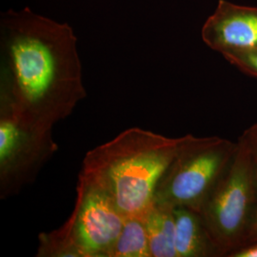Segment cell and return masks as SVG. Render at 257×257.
Wrapping results in <instances>:
<instances>
[{"label": "cell", "instance_id": "6da1fadb", "mask_svg": "<svg viewBox=\"0 0 257 257\" xmlns=\"http://www.w3.org/2000/svg\"><path fill=\"white\" fill-rule=\"evenodd\" d=\"M76 37L25 8L0 19V106L38 128L53 130L86 97Z\"/></svg>", "mask_w": 257, "mask_h": 257}, {"label": "cell", "instance_id": "7a4b0ae2", "mask_svg": "<svg viewBox=\"0 0 257 257\" xmlns=\"http://www.w3.org/2000/svg\"><path fill=\"white\" fill-rule=\"evenodd\" d=\"M184 139L127 128L87 153L78 178L108 194L125 217L144 218L154 205L157 184Z\"/></svg>", "mask_w": 257, "mask_h": 257}, {"label": "cell", "instance_id": "3957f363", "mask_svg": "<svg viewBox=\"0 0 257 257\" xmlns=\"http://www.w3.org/2000/svg\"><path fill=\"white\" fill-rule=\"evenodd\" d=\"M257 201V159L243 139L199 211L220 257L242 248Z\"/></svg>", "mask_w": 257, "mask_h": 257}, {"label": "cell", "instance_id": "277c9868", "mask_svg": "<svg viewBox=\"0 0 257 257\" xmlns=\"http://www.w3.org/2000/svg\"><path fill=\"white\" fill-rule=\"evenodd\" d=\"M236 149L237 141L227 138L186 135L178 153L157 184L154 204L199 212Z\"/></svg>", "mask_w": 257, "mask_h": 257}, {"label": "cell", "instance_id": "5b68a950", "mask_svg": "<svg viewBox=\"0 0 257 257\" xmlns=\"http://www.w3.org/2000/svg\"><path fill=\"white\" fill-rule=\"evenodd\" d=\"M57 150L52 130L27 124L0 106V198L32 183Z\"/></svg>", "mask_w": 257, "mask_h": 257}, {"label": "cell", "instance_id": "8992f818", "mask_svg": "<svg viewBox=\"0 0 257 257\" xmlns=\"http://www.w3.org/2000/svg\"><path fill=\"white\" fill-rule=\"evenodd\" d=\"M125 219L108 194L78 178L74 211L58 231L79 257H109Z\"/></svg>", "mask_w": 257, "mask_h": 257}, {"label": "cell", "instance_id": "52a82bcc", "mask_svg": "<svg viewBox=\"0 0 257 257\" xmlns=\"http://www.w3.org/2000/svg\"><path fill=\"white\" fill-rule=\"evenodd\" d=\"M203 41L221 55L236 50H257V8L220 0L205 22Z\"/></svg>", "mask_w": 257, "mask_h": 257}, {"label": "cell", "instance_id": "ba28073f", "mask_svg": "<svg viewBox=\"0 0 257 257\" xmlns=\"http://www.w3.org/2000/svg\"><path fill=\"white\" fill-rule=\"evenodd\" d=\"M174 214L177 257H220L198 211L178 207Z\"/></svg>", "mask_w": 257, "mask_h": 257}, {"label": "cell", "instance_id": "9c48e42d", "mask_svg": "<svg viewBox=\"0 0 257 257\" xmlns=\"http://www.w3.org/2000/svg\"><path fill=\"white\" fill-rule=\"evenodd\" d=\"M152 257H177L174 209L154 204L143 218Z\"/></svg>", "mask_w": 257, "mask_h": 257}, {"label": "cell", "instance_id": "30bf717a", "mask_svg": "<svg viewBox=\"0 0 257 257\" xmlns=\"http://www.w3.org/2000/svg\"><path fill=\"white\" fill-rule=\"evenodd\" d=\"M109 257H152L143 218L126 217Z\"/></svg>", "mask_w": 257, "mask_h": 257}, {"label": "cell", "instance_id": "8fae6325", "mask_svg": "<svg viewBox=\"0 0 257 257\" xmlns=\"http://www.w3.org/2000/svg\"><path fill=\"white\" fill-rule=\"evenodd\" d=\"M222 55L242 73L257 78V50L230 51Z\"/></svg>", "mask_w": 257, "mask_h": 257}, {"label": "cell", "instance_id": "7c38bea8", "mask_svg": "<svg viewBox=\"0 0 257 257\" xmlns=\"http://www.w3.org/2000/svg\"><path fill=\"white\" fill-rule=\"evenodd\" d=\"M239 138L244 140L250 152L257 158V122L246 128Z\"/></svg>", "mask_w": 257, "mask_h": 257}, {"label": "cell", "instance_id": "4fadbf2b", "mask_svg": "<svg viewBox=\"0 0 257 257\" xmlns=\"http://www.w3.org/2000/svg\"><path fill=\"white\" fill-rule=\"evenodd\" d=\"M230 257H257V243H252L232 252Z\"/></svg>", "mask_w": 257, "mask_h": 257}, {"label": "cell", "instance_id": "5bb4252c", "mask_svg": "<svg viewBox=\"0 0 257 257\" xmlns=\"http://www.w3.org/2000/svg\"><path fill=\"white\" fill-rule=\"evenodd\" d=\"M252 243H257V201L254 215H253L252 222L250 224V227H249V230H248V234L245 239V243H244L243 247L249 245V244H252Z\"/></svg>", "mask_w": 257, "mask_h": 257}]
</instances>
